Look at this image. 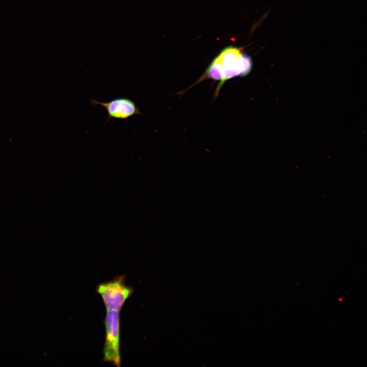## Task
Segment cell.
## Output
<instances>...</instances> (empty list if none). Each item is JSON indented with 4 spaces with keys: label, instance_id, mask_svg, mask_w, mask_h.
<instances>
[{
    "label": "cell",
    "instance_id": "obj_1",
    "mask_svg": "<svg viewBox=\"0 0 367 367\" xmlns=\"http://www.w3.org/2000/svg\"><path fill=\"white\" fill-rule=\"evenodd\" d=\"M252 66L251 57L244 53L241 47L227 46L213 60L195 84L206 79L219 81L215 93L216 97L226 82L234 77L247 75L251 72Z\"/></svg>",
    "mask_w": 367,
    "mask_h": 367
},
{
    "label": "cell",
    "instance_id": "obj_2",
    "mask_svg": "<svg viewBox=\"0 0 367 367\" xmlns=\"http://www.w3.org/2000/svg\"><path fill=\"white\" fill-rule=\"evenodd\" d=\"M96 291L101 296L107 310L120 311L134 290L125 284L124 275L99 283Z\"/></svg>",
    "mask_w": 367,
    "mask_h": 367
},
{
    "label": "cell",
    "instance_id": "obj_3",
    "mask_svg": "<svg viewBox=\"0 0 367 367\" xmlns=\"http://www.w3.org/2000/svg\"><path fill=\"white\" fill-rule=\"evenodd\" d=\"M107 310L104 321L106 337L103 349V360L119 367L121 362L120 352V311Z\"/></svg>",
    "mask_w": 367,
    "mask_h": 367
},
{
    "label": "cell",
    "instance_id": "obj_4",
    "mask_svg": "<svg viewBox=\"0 0 367 367\" xmlns=\"http://www.w3.org/2000/svg\"><path fill=\"white\" fill-rule=\"evenodd\" d=\"M90 102L93 106L101 105L106 109L108 115L107 122L112 118L126 119L135 115H143L136 103L126 97H118L108 102L91 99Z\"/></svg>",
    "mask_w": 367,
    "mask_h": 367
}]
</instances>
